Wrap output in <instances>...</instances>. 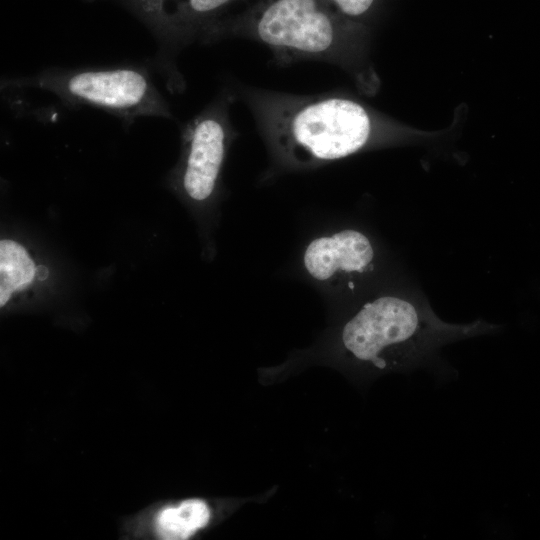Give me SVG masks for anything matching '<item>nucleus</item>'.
Segmentation results:
<instances>
[{
    "instance_id": "obj_1",
    "label": "nucleus",
    "mask_w": 540,
    "mask_h": 540,
    "mask_svg": "<svg viewBox=\"0 0 540 540\" xmlns=\"http://www.w3.org/2000/svg\"><path fill=\"white\" fill-rule=\"evenodd\" d=\"M251 111L276 171L326 165L364 148L375 123L357 101L334 93L297 95L244 87Z\"/></svg>"
},
{
    "instance_id": "obj_2",
    "label": "nucleus",
    "mask_w": 540,
    "mask_h": 540,
    "mask_svg": "<svg viewBox=\"0 0 540 540\" xmlns=\"http://www.w3.org/2000/svg\"><path fill=\"white\" fill-rule=\"evenodd\" d=\"M486 323L448 324L409 298L383 295L363 304L343 325L340 343L354 362L378 371L414 370L441 346L486 333Z\"/></svg>"
},
{
    "instance_id": "obj_3",
    "label": "nucleus",
    "mask_w": 540,
    "mask_h": 540,
    "mask_svg": "<svg viewBox=\"0 0 540 540\" xmlns=\"http://www.w3.org/2000/svg\"><path fill=\"white\" fill-rule=\"evenodd\" d=\"M338 15L328 0H262L236 20L213 25L202 41L249 38L267 46L282 65L304 60L343 64L347 34Z\"/></svg>"
},
{
    "instance_id": "obj_4",
    "label": "nucleus",
    "mask_w": 540,
    "mask_h": 540,
    "mask_svg": "<svg viewBox=\"0 0 540 540\" xmlns=\"http://www.w3.org/2000/svg\"><path fill=\"white\" fill-rule=\"evenodd\" d=\"M13 85L37 88L66 105L103 109L127 121L142 116L173 117L148 73L139 68L48 69Z\"/></svg>"
},
{
    "instance_id": "obj_5",
    "label": "nucleus",
    "mask_w": 540,
    "mask_h": 540,
    "mask_svg": "<svg viewBox=\"0 0 540 540\" xmlns=\"http://www.w3.org/2000/svg\"><path fill=\"white\" fill-rule=\"evenodd\" d=\"M233 100L230 92L219 94L185 125L180 184L185 194L196 202L213 195L227 150L236 136L230 120Z\"/></svg>"
},
{
    "instance_id": "obj_6",
    "label": "nucleus",
    "mask_w": 540,
    "mask_h": 540,
    "mask_svg": "<svg viewBox=\"0 0 540 540\" xmlns=\"http://www.w3.org/2000/svg\"><path fill=\"white\" fill-rule=\"evenodd\" d=\"M374 259L370 239L361 231L344 229L310 241L303 253V266L313 280L337 285L368 273Z\"/></svg>"
},
{
    "instance_id": "obj_7",
    "label": "nucleus",
    "mask_w": 540,
    "mask_h": 540,
    "mask_svg": "<svg viewBox=\"0 0 540 540\" xmlns=\"http://www.w3.org/2000/svg\"><path fill=\"white\" fill-rule=\"evenodd\" d=\"M233 0H148L144 5L157 16L165 50L176 51L200 38L207 19Z\"/></svg>"
},
{
    "instance_id": "obj_8",
    "label": "nucleus",
    "mask_w": 540,
    "mask_h": 540,
    "mask_svg": "<svg viewBox=\"0 0 540 540\" xmlns=\"http://www.w3.org/2000/svg\"><path fill=\"white\" fill-rule=\"evenodd\" d=\"M36 267L25 248L12 240L0 242V305L3 307L12 293L34 279Z\"/></svg>"
},
{
    "instance_id": "obj_9",
    "label": "nucleus",
    "mask_w": 540,
    "mask_h": 540,
    "mask_svg": "<svg viewBox=\"0 0 540 540\" xmlns=\"http://www.w3.org/2000/svg\"><path fill=\"white\" fill-rule=\"evenodd\" d=\"M209 517V509L203 501L187 500L178 507L167 508L159 513L157 531L163 539H187L204 527Z\"/></svg>"
},
{
    "instance_id": "obj_10",
    "label": "nucleus",
    "mask_w": 540,
    "mask_h": 540,
    "mask_svg": "<svg viewBox=\"0 0 540 540\" xmlns=\"http://www.w3.org/2000/svg\"><path fill=\"white\" fill-rule=\"evenodd\" d=\"M328 2L340 15L356 18L365 14L374 0H328Z\"/></svg>"
}]
</instances>
